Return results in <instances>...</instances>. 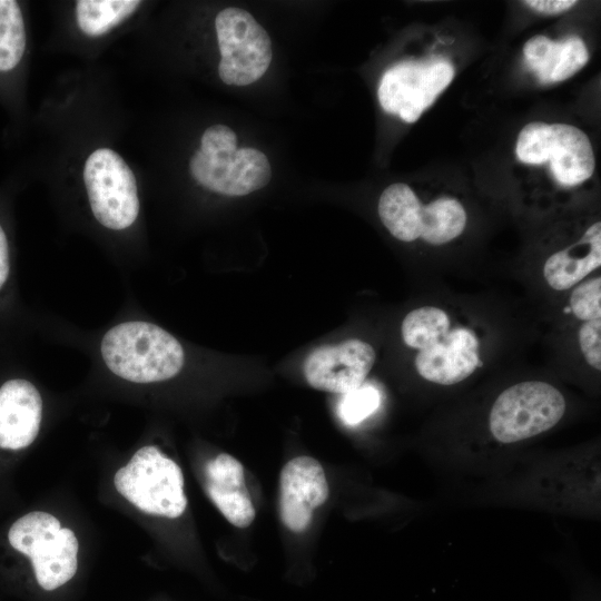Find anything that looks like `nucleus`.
I'll use <instances>...</instances> for the list:
<instances>
[{
    "instance_id": "obj_23",
    "label": "nucleus",
    "mask_w": 601,
    "mask_h": 601,
    "mask_svg": "<svg viewBox=\"0 0 601 601\" xmlns=\"http://www.w3.org/2000/svg\"><path fill=\"white\" fill-rule=\"evenodd\" d=\"M580 349L587 363L601 370V318L583 322L578 333Z\"/></svg>"
},
{
    "instance_id": "obj_16",
    "label": "nucleus",
    "mask_w": 601,
    "mask_h": 601,
    "mask_svg": "<svg viewBox=\"0 0 601 601\" xmlns=\"http://www.w3.org/2000/svg\"><path fill=\"white\" fill-rule=\"evenodd\" d=\"M523 53L541 83L569 79L589 61L587 46L578 37L553 41L544 36H534L524 45Z\"/></svg>"
},
{
    "instance_id": "obj_8",
    "label": "nucleus",
    "mask_w": 601,
    "mask_h": 601,
    "mask_svg": "<svg viewBox=\"0 0 601 601\" xmlns=\"http://www.w3.org/2000/svg\"><path fill=\"white\" fill-rule=\"evenodd\" d=\"M215 29L221 56L218 73L225 83L250 85L267 71L273 57L272 41L248 11L223 9L216 16Z\"/></svg>"
},
{
    "instance_id": "obj_2",
    "label": "nucleus",
    "mask_w": 601,
    "mask_h": 601,
    "mask_svg": "<svg viewBox=\"0 0 601 601\" xmlns=\"http://www.w3.org/2000/svg\"><path fill=\"white\" fill-rule=\"evenodd\" d=\"M378 215L392 236L405 243L423 238L431 245L446 244L460 236L466 225L465 209L457 199L440 197L423 205L403 183L383 190Z\"/></svg>"
},
{
    "instance_id": "obj_1",
    "label": "nucleus",
    "mask_w": 601,
    "mask_h": 601,
    "mask_svg": "<svg viewBox=\"0 0 601 601\" xmlns=\"http://www.w3.org/2000/svg\"><path fill=\"white\" fill-rule=\"evenodd\" d=\"M100 352L112 374L139 384L176 376L185 361L180 343L160 326L145 321H127L108 329Z\"/></svg>"
},
{
    "instance_id": "obj_17",
    "label": "nucleus",
    "mask_w": 601,
    "mask_h": 601,
    "mask_svg": "<svg viewBox=\"0 0 601 601\" xmlns=\"http://www.w3.org/2000/svg\"><path fill=\"white\" fill-rule=\"evenodd\" d=\"M601 266V223L592 224L581 239L552 254L544 263L543 276L555 290H566Z\"/></svg>"
},
{
    "instance_id": "obj_14",
    "label": "nucleus",
    "mask_w": 601,
    "mask_h": 601,
    "mask_svg": "<svg viewBox=\"0 0 601 601\" xmlns=\"http://www.w3.org/2000/svg\"><path fill=\"white\" fill-rule=\"evenodd\" d=\"M42 420V398L38 388L24 378L0 386V449L19 451L37 439Z\"/></svg>"
},
{
    "instance_id": "obj_10",
    "label": "nucleus",
    "mask_w": 601,
    "mask_h": 601,
    "mask_svg": "<svg viewBox=\"0 0 601 601\" xmlns=\"http://www.w3.org/2000/svg\"><path fill=\"white\" fill-rule=\"evenodd\" d=\"M190 174L205 188L226 196H245L265 187L272 167L255 148H230L213 152L199 149L189 161Z\"/></svg>"
},
{
    "instance_id": "obj_5",
    "label": "nucleus",
    "mask_w": 601,
    "mask_h": 601,
    "mask_svg": "<svg viewBox=\"0 0 601 601\" xmlns=\"http://www.w3.org/2000/svg\"><path fill=\"white\" fill-rule=\"evenodd\" d=\"M565 412V400L553 385L526 381L504 390L492 405L489 426L501 443H515L555 426Z\"/></svg>"
},
{
    "instance_id": "obj_15",
    "label": "nucleus",
    "mask_w": 601,
    "mask_h": 601,
    "mask_svg": "<svg viewBox=\"0 0 601 601\" xmlns=\"http://www.w3.org/2000/svg\"><path fill=\"white\" fill-rule=\"evenodd\" d=\"M205 490L220 513L235 526L247 528L255 508L244 481V467L234 456L220 453L205 467Z\"/></svg>"
},
{
    "instance_id": "obj_18",
    "label": "nucleus",
    "mask_w": 601,
    "mask_h": 601,
    "mask_svg": "<svg viewBox=\"0 0 601 601\" xmlns=\"http://www.w3.org/2000/svg\"><path fill=\"white\" fill-rule=\"evenodd\" d=\"M140 4L137 0H79L77 24L86 36L100 37L134 14Z\"/></svg>"
},
{
    "instance_id": "obj_7",
    "label": "nucleus",
    "mask_w": 601,
    "mask_h": 601,
    "mask_svg": "<svg viewBox=\"0 0 601 601\" xmlns=\"http://www.w3.org/2000/svg\"><path fill=\"white\" fill-rule=\"evenodd\" d=\"M83 181L95 218L106 228L130 227L139 214L135 175L124 158L110 148H98L87 158Z\"/></svg>"
},
{
    "instance_id": "obj_12",
    "label": "nucleus",
    "mask_w": 601,
    "mask_h": 601,
    "mask_svg": "<svg viewBox=\"0 0 601 601\" xmlns=\"http://www.w3.org/2000/svg\"><path fill=\"white\" fill-rule=\"evenodd\" d=\"M279 514L284 525L296 533L312 522L313 511L328 497V484L321 463L298 456L283 467L279 482Z\"/></svg>"
},
{
    "instance_id": "obj_20",
    "label": "nucleus",
    "mask_w": 601,
    "mask_h": 601,
    "mask_svg": "<svg viewBox=\"0 0 601 601\" xmlns=\"http://www.w3.org/2000/svg\"><path fill=\"white\" fill-rule=\"evenodd\" d=\"M451 329L449 315L435 306H423L411 311L403 319L401 333L404 343L414 349H425Z\"/></svg>"
},
{
    "instance_id": "obj_25",
    "label": "nucleus",
    "mask_w": 601,
    "mask_h": 601,
    "mask_svg": "<svg viewBox=\"0 0 601 601\" xmlns=\"http://www.w3.org/2000/svg\"><path fill=\"white\" fill-rule=\"evenodd\" d=\"M10 273L9 243L3 227L0 224V289L6 284Z\"/></svg>"
},
{
    "instance_id": "obj_24",
    "label": "nucleus",
    "mask_w": 601,
    "mask_h": 601,
    "mask_svg": "<svg viewBox=\"0 0 601 601\" xmlns=\"http://www.w3.org/2000/svg\"><path fill=\"white\" fill-rule=\"evenodd\" d=\"M523 3L541 13L558 14L572 8L574 4H577V1L575 0H526V1H523Z\"/></svg>"
},
{
    "instance_id": "obj_13",
    "label": "nucleus",
    "mask_w": 601,
    "mask_h": 601,
    "mask_svg": "<svg viewBox=\"0 0 601 601\" xmlns=\"http://www.w3.org/2000/svg\"><path fill=\"white\" fill-rule=\"evenodd\" d=\"M415 368L426 381L453 385L466 380L480 366V343L466 327L451 328L439 342L418 351Z\"/></svg>"
},
{
    "instance_id": "obj_4",
    "label": "nucleus",
    "mask_w": 601,
    "mask_h": 601,
    "mask_svg": "<svg viewBox=\"0 0 601 601\" xmlns=\"http://www.w3.org/2000/svg\"><path fill=\"white\" fill-rule=\"evenodd\" d=\"M8 540L31 560L36 580L47 591L67 583L77 571L78 540L50 513L33 511L20 516L10 526Z\"/></svg>"
},
{
    "instance_id": "obj_19",
    "label": "nucleus",
    "mask_w": 601,
    "mask_h": 601,
    "mask_svg": "<svg viewBox=\"0 0 601 601\" xmlns=\"http://www.w3.org/2000/svg\"><path fill=\"white\" fill-rule=\"evenodd\" d=\"M26 46V24L19 2L0 0V73L11 72L19 66Z\"/></svg>"
},
{
    "instance_id": "obj_21",
    "label": "nucleus",
    "mask_w": 601,
    "mask_h": 601,
    "mask_svg": "<svg viewBox=\"0 0 601 601\" xmlns=\"http://www.w3.org/2000/svg\"><path fill=\"white\" fill-rule=\"evenodd\" d=\"M381 404L380 391L371 384L343 394L338 405V415L347 425H356L371 416Z\"/></svg>"
},
{
    "instance_id": "obj_3",
    "label": "nucleus",
    "mask_w": 601,
    "mask_h": 601,
    "mask_svg": "<svg viewBox=\"0 0 601 601\" xmlns=\"http://www.w3.org/2000/svg\"><path fill=\"white\" fill-rule=\"evenodd\" d=\"M114 484L118 493L147 514L175 519L187 508L181 469L154 445L139 449L116 472Z\"/></svg>"
},
{
    "instance_id": "obj_6",
    "label": "nucleus",
    "mask_w": 601,
    "mask_h": 601,
    "mask_svg": "<svg viewBox=\"0 0 601 601\" xmlns=\"http://www.w3.org/2000/svg\"><path fill=\"white\" fill-rule=\"evenodd\" d=\"M515 154L529 165L550 162L555 180L575 186L589 179L595 167L592 145L579 128L566 124L533 121L519 134Z\"/></svg>"
},
{
    "instance_id": "obj_22",
    "label": "nucleus",
    "mask_w": 601,
    "mask_h": 601,
    "mask_svg": "<svg viewBox=\"0 0 601 601\" xmlns=\"http://www.w3.org/2000/svg\"><path fill=\"white\" fill-rule=\"evenodd\" d=\"M569 304L573 315L582 322L601 318V277L575 285Z\"/></svg>"
},
{
    "instance_id": "obj_11",
    "label": "nucleus",
    "mask_w": 601,
    "mask_h": 601,
    "mask_svg": "<svg viewBox=\"0 0 601 601\" xmlns=\"http://www.w3.org/2000/svg\"><path fill=\"white\" fill-rule=\"evenodd\" d=\"M375 358L371 344L349 338L312 351L304 361L303 373L312 387L345 394L364 384Z\"/></svg>"
},
{
    "instance_id": "obj_9",
    "label": "nucleus",
    "mask_w": 601,
    "mask_h": 601,
    "mask_svg": "<svg viewBox=\"0 0 601 601\" xmlns=\"http://www.w3.org/2000/svg\"><path fill=\"white\" fill-rule=\"evenodd\" d=\"M454 77L453 66L444 60L406 61L387 69L377 96L381 107L405 122L416 121Z\"/></svg>"
}]
</instances>
